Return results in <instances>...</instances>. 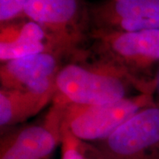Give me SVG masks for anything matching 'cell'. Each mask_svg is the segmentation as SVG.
<instances>
[{"label": "cell", "instance_id": "obj_1", "mask_svg": "<svg viewBox=\"0 0 159 159\" xmlns=\"http://www.w3.org/2000/svg\"><path fill=\"white\" fill-rule=\"evenodd\" d=\"M89 58L119 70L138 93L154 95L159 72V29L135 32L95 30Z\"/></svg>", "mask_w": 159, "mask_h": 159}, {"label": "cell", "instance_id": "obj_2", "mask_svg": "<svg viewBox=\"0 0 159 159\" xmlns=\"http://www.w3.org/2000/svg\"><path fill=\"white\" fill-rule=\"evenodd\" d=\"M56 87L53 101L78 105L116 102L135 90L119 70L92 58L66 63L57 74Z\"/></svg>", "mask_w": 159, "mask_h": 159}, {"label": "cell", "instance_id": "obj_3", "mask_svg": "<svg viewBox=\"0 0 159 159\" xmlns=\"http://www.w3.org/2000/svg\"><path fill=\"white\" fill-rule=\"evenodd\" d=\"M60 127L67 128L74 136L86 142L102 141L112 134L137 111L155 103L154 95L138 93L121 100L98 105H78L52 101Z\"/></svg>", "mask_w": 159, "mask_h": 159}, {"label": "cell", "instance_id": "obj_4", "mask_svg": "<svg viewBox=\"0 0 159 159\" xmlns=\"http://www.w3.org/2000/svg\"><path fill=\"white\" fill-rule=\"evenodd\" d=\"M81 11L79 0H29L23 14L45 29L68 62L89 57L82 46L85 35Z\"/></svg>", "mask_w": 159, "mask_h": 159}, {"label": "cell", "instance_id": "obj_5", "mask_svg": "<svg viewBox=\"0 0 159 159\" xmlns=\"http://www.w3.org/2000/svg\"><path fill=\"white\" fill-rule=\"evenodd\" d=\"M94 144L103 159H159V105L142 108Z\"/></svg>", "mask_w": 159, "mask_h": 159}, {"label": "cell", "instance_id": "obj_6", "mask_svg": "<svg viewBox=\"0 0 159 159\" xmlns=\"http://www.w3.org/2000/svg\"><path fill=\"white\" fill-rule=\"evenodd\" d=\"M60 142L59 117L51 105L39 121L1 130L0 159H52Z\"/></svg>", "mask_w": 159, "mask_h": 159}, {"label": "cell", "instance_id": "obj_7", "mask_svg": "<svg viewBox=\"0 0 159 159\" xmlns=\"http://www.w3.org/2000/svg\"><path fill=\"white\" fill-rule=\"evenodd\" d=\"M66 62L57 54L43 52L1 63L0 89L36 94L57 92L56 79Z\"/></svg>", "mask_w": 159, "mask_h": 159}, {"label": "cell", "instance_id": "obj_8", "mask_svg": "<svg viewBox=\"0 0 159 159\" xmlns=\"http://www.w3.org/2000/svg\"><path fill=\"white\" fill-rule=\"evenodd\" d=\"M92 17L100 31L159 29V0H112L95 8Z\"/></svg>", "mask_w": 159, "mask_h": 159}, {"label": "cell", "instance_id": "obj_9", "mask_svg": "<svg viewBox=\"0 0 159 159\" xmlns=\"http://www.w3.org/2000/svg\"><path fill=\"white\" fill-rule=\"evenodd\" d=\"M43 52L61 56L51 36L39 24L29 19L28 21L19 24H13L11 21L2 24L0 39L1 63Z\"/></svg>", "mask_w": 159, "mask_h": 159}, {"label": "cell", "instance_id": "obj_10", "mask_svg": "<svg viewBox=\"0 0 159 159\" xmlns=\"http://www.w3.org/2000/svg\"><path fill=\"white\" fill-rule=\"evenodd\" d=\"M57 92L36 94L0 89L1 130L22 125L40 113L54 99Z\"/></svg>", "mask_w": 159, "mask_h": 159}, {"label": "cell", "instance_id": "obj_11", "mask_svg": "<svg viewBox=\"0 0 159 159\" xmlns=\"http://www.w3.org/2000/svg\"><path fill=\"white\" fill-rule=\"evenodd\" d=\"M61 131V159H103L97 147L92 142L80 140L66 128Z\"/></svg>", "mask_w": 159, "mask_h": 159}, {"label": "cell", "instance_id": "obj_12", "mask_svg": "<svg viewBox=\"0 0 159 159\" xmlns=\"http://www.w3.org/2000/svg\"><path fill=\"white\" fill-rule=\"evenodd\" d=\"M29 0H0L1 24L9 22L24 15V8Z\"/></svg>", "mask_w": 159, "mask_h": 159}, {"label": "cell", "instance_id": "obj_13", "mask_svg": "<svg viewBox=\"0 0 159 159\" xmlns=\"http://www.w3.org/2000/svg\"><path fill=\"white\" fill-rule=\"evenodd\" d=\"M154 98H155V102L159 105V72L157 78V87H156V91L154 94Z\"/></svg>", "mask_w": 159, "mask_h": 159}]
</instances>
